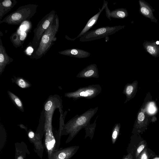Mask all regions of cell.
Instances as JSON below:
<instances>
[{
    "label": "cell",
    "mask_w": 159,
    "mask_h": 159,
    "mask_svg": "<svg viewBox=\"0 0 159 159\" xmlns=\"http://www.w3.org/2000/svg\"><path fill=\"white\" fill-rule=\"evenodd\" d=\"M13 59L7 53L5 47L3 45L0 38V75L3 71L7 65L13 61Z\"/></svg>",
    "instance_id": "obj_11"
},
{
    "label": "cell",
    "mask_w": 159,
    "mask_h": 159,
    "mask_svg": "<svg viewBox=\"0 0 159 159\" xmlns=\"http://www.w3.org/2000/svg\"><path fill=\"white\" fill-rule=\"evenodd\" d=\"M15 78V82L20 88L26 89L31 86V84L23 78L20 77Z\"/></svg>",
    "instance_id": "obj_23"
},
{
    "label": "cell",
    "mask_w": 159,
    "mask_h": 159,
    "mask_svg": "<svg viewBox=\"0 0 159 159\" xmlns=\"http://www.w3.org/2000/svg\"><path fill=\"white\" fill-rule=\"evenodd\" d=\"M155 46L152 44H149L146 47L147 51L152 55H156L158 52V49Z\"/></svg>",
    "instance_id": "obj_25"
},
{
    "label": "cell",
    "mask_w": 159,
    "mask_h": 159,
    "mask_svg": "<svg viewBox=\"0 0 159 159\" xmlns=\"http://www.w3.org/2000/svg\"><path fill=\"white\" fill-rule=\"evenodd\" d=\"M8 94L12 102L15 106L20 111H24L23 103L20 99L11 92L8 91Z\"/></svg>",
    "instance_id": "obj_17"
},
{
    "label": "cell",
    "mask_w": 159,
    "mask_h": 159,
    "mask_svg": "<svg viewBox=\"0 0 159 159\" xmlns=\"http://www.w3.org/2000/svg\"><path fill=\"white\" fill-rule=\"evenodd\" d=\"M38 5L28 4L19 7L16 10L6 16L0 24L5 23L10 25H19L29 20L36 12Z\"/></svg>",
    "instance_id": "obj_3"
},
{
    "label": "cell",
    "mask_w": 159,
    "mask_h": 159,
    "mask_svg": "<svg viewBox=\"0 0 159 159\" xmlns=\"http://www.w3.org/2000/svg\"><path fill=\"white\" fill-rule=\"evenodd\" d=\"M126 14L124 10L118 9L115 10L111 12V14H110V16L112 17L118 18V17L123 18L126 16Z\"/></svg>",
    "instance_id": "obj_24"
},
{
    "label": "cell",
    "mask_w": 159,
    "mask_h": 159,
    "mask_svg": "<svg viewBox=\"0 0 159 159\" xmlns=\"http://www.w3.org/2000/svg\"><path fill=\"white\" fill-rule=\"evenodd\" d=\"M149 149L147 146L136 159H152L155 154L152 151L149 152Z\"/></svg>",
    "instance_id": "obj_19"
},
{
    "label": "cell",
    "mask_w": 159,
    "mask_h": 159,
    "mask_svg": "<svg viewBox=\"0 0 159 159\" xmlns=\"http://www.w3.org/2000/svg\"><path fill=\"white\" fill-rule=\"evenodd\" d=\"M61 55L79 58L87 57L90 56V53L84 51L72 48L67 49L58 52Z\"/></svg>",
    "instance_id": "obj_14"
},
{
    "label": "cell",
    "mask_w": 159,
    "mask_h": 159,
    "mask_svg": "<svg viewBox=\"0 0 159 159\" xmlns=\"http://www.w3.org/2000/svg\"><path fill=\"white\" fill-rule=\"evenodd\" d=\"M107 6V4L106 3V4H105L104 3L103 5L101 10H100L99 11L98 13L89 20L84 28L83 29L80 34L76 38L81 37L84 34L87 32L88 30H89L93 26L95 23V22H96L97 20H98V17L102 11L104 10L105 7Z\"/></svg>",
    "instance_id": "obj_16"
},
{
    "label": "cell",
    "mask_w": 159,
    "mask_h": 159,
    "mask_svg": "<svg viewBox=\"0 0 159 159\" xmlns=\"http://www.w3.org/2000/svg\"><path fill=\"white\" fill-rule=\"evenodd\" d=\"M59 26V19L56 14L53 22L43 34L39 45L33 52L31 58L38 59L45 55L57 40L56 35Z\"/></svg>",
    "instance_id": "obj_2"
},
{
    "label": "cell",
    "mask_w": 159,
    "mask_h": 159,
    "mask_svg": "<svg viewBox=\"0 0 159 159\" xmlns=\"http://www.w3.org/2000/svg\"><path fill=\"white\" fill-rule=\"evenodd\" d=\"M15 145V159H25L27 154H30L28 146L24 142H16Z\"/></svg>",
    "instance_id": "obj_13"
},
{
    "label": "cell",
    "mask_w": 159,
    "mask_h": 159,
    "mask_svg": "<svg viewBox=\"0 0 159 159\" xmlns=\"http://www.w3.org/2000/svg\"><path fill=\"white\" fill-rule=\"evenodd\" d=\"M76 77L84 79L98 78L99 75L97 65L92 64L87 66L80 72Z\"/></svg>",
    "instance_id": "obj_10"
},
{
    "label": "cell",
    "mask_w": 159,
    "mask_h": 159,
    "mask_svg": "<svg viewBox=\"0 0 159 159\" xmlns=\"http://www.w3.org/2000/svg\"><path fill=\"white\" fill-rule=\"evenodd\" d=\"M28 30L18 32V30L14 33L10 37L13 45L17 48L22 46L27 36Z\"/></svg>",
    "instance_id": "obj_12"
},
{
    "label": "cell",
    "mask_w": 159,
    "mask_h": 159,
    "mask_svg": "<svg viewBox=\"0 0 159 159\" xmlns=\"http://www.w3.org/2000/svg\"><path fill=\"white\" fill-rule=\"evenodd\" d=\"M102 90L100 84H92L80 88L74 91L66 93L64 95L65 97L74 100L83 98L91 99L98 95Z\"/></svg>",
    "instance_id": "obj_6"
},
{
    "label": "cell",
    "mask_w": 159,
    "mask_h": 159,
    "mask_svg": "<svg viewBox=\"0 0 159 159\" xmlns=\"http://www.w3.org/2000/svg\"><path fill=\"white\" fill-rule=\"evenodd\" d=\"M147 146V143L145 140L143 139L140 140L134 148L135 155L133 159H136Z\"/></svg>",
    "instance_id": "obj_20"
},
{
    "label": "cell",
    "mask_w": 159,
    "mask_h": 159,
    "mask_svg": "<svg viewBox=\"0 0 159 159\" xmlns=\"http://www.w3.org/2000/svg\"><path fill=\"white\" fill-rule=\"evenodd\" d=\"M56 14L54 10H52L42 18L38 23L36 27L34 30V36L31 45L34 50L39 46L44 33L53 22Z\"/></svg>",
    "instance_id": "obj_5"
},
{
    "label": "cell",
    "mask_w": 159,
    "mask_h": 159,
    "mask_svg": "<svg viewBox=\"0 0 159 159\" xmlns=\"http://www.w3.org/2000/svg\"><path fill=\"white\" fill-rule=\"evenodd\" d=\"M27 134L30 141L34 144L35 152L42 159L45 148L43 143L42 139L38 134L30 129L27 132Z\"/></svg>",
    "instance_id": "obj_8"
},
{
    "label": "cell",
    "mask_w": 159,
    "mask_h": 159,
    "mask_svg": "<svg viewBox=\"0 0 159 159\" xmlns=\"http://www.w3.org/2000/svg\"><path fill=\"white\" fill-rule=\"evenodd\" d=\"M133 150L126 156H124L122 159H133Z\"/></svg>",
    "instance_id": "obj_27"
},
{
    "label": "cell",
    "mask_w": 159,
    "mask_h": 159,
    "mask_svg": "<svg viewBox=\"0 0 159 159\" xmlns=\"http://www.w3.org/2000/svg\"><path fill=\"white\" fill-rule=\"evenodd\" d=\"M152 159H159V156L153 157Z\"/></svg>",
    "instance_id": "obj_30"
},
{
    "label": "cell",
    "mask_w": 159,
    "mask_h": 159,
    "mask_svg": "<svg viewBox=\"0 0 159 159\" xmlns=\"http://www.w3.org/2000/svg\"><path fill=\"white\" fill-rule=\"evenodd\" d=\"M17 2L15 0H1L0 2V20L9 12L16 5Z\"/></svg>",
    "instance_id": "obj_15"
},
{
    "label": "cell",
    "mask_w": 159,
    "mask_h": 159,
    "mask_svg": "<svg viewBox=\"0 0 159 159\" xmlns=\"http://www.w3.org/2000/svg\"><path fill=\"white\" fill-rule=\"evenodd\" d=\"M149 110L150 113H153L154 112L155 110V108L154 106L151 105L150 106Z\"/></svg>",
    "instance_id": "obj_29"
},
{
    "label": "cell",
    "mask_w": 159,
    "mask_h": 159,
    "mask_svg": "<svg viewBox=\"0 0 159 159\" xmlns=\"http://www.w3.org/2000/svg\"><path fill=\"white\" fill-rule=\"evenodd\" d=\"M55 108L52 107L46 109L49 112V116L46 113V116L44 125V143L48 154V158L49 159L54 151L56 150V141L55 136L52 131V117Z\"/></svg>",
    "instance_id": "obj_4"
},
{
    "label": "cell",
    "mask_w": 159,
    "mask_h": 159,
    "mask_svg": "<svg viewBox=\"0 0 159 159\" xmlns=\"http://www.w3.org/2000/svg\"><path fill=\"white\" fill-rule=\"evenodd\" d=\"M156 44H158H158H159V41H157V42H156Z\"/></svg>",
    "instance_id": "obj_31"
},
{
    "label": "cell",
    "mask_w": 159,
    "mask_h": 159,
    "mask_svg": "<svg viewBox=\"0 0 159 159\" xmlns=\"http://www.w3.org/2000/svg\"><path fill=\"white\" fill-rule=\"evenodd\" d=\"M98 108V107L91 108L80 115L77 114L64 125L61 136L69 135L66 141V143L71 141L80 130L90 124L91 119L95 114Z\"/></svg>",
    "instance_id": "obj_1"
},
{
    "label": "cell",
    "mask_w": 159,
    "mask_h": 159,
    "mask_svg": "<svg viewBox=\"0 0 159 159\" xmlns=\"http://www.w3.org/2000/svg\"><path fill=\"white\" fill-rule=\"evenodd\" d=\"M123 27V26L119 25L99 28L85 33L80 37V41L84 42L106 37L116 33Z\"/></svg>",
    "instance_id": "obj_7"
},
{
    "label": "cell",
    "mask_w": 159,
    "mask_h": 159,
    "mask_svg": "<svg viewBox=\"0 0 159 159\" xmlns=\"http://www.w3.org/2000/svg\"><path fill=\"white\" fill-rule=\"evenodd\" d=\"M133 89L132 85H126L123 90V93L126 94L127 96H129L132 93Z\"/></svg>",
    "instance_id": "obj_26"
},
{
    "label": "cell",
    "mask_w": 159,
    "mask_h": 159,
    "mask_svg": "<svg viewBox=\"0 0 159 159\" xmlns=\"http://www.w3.org/2000/svg\"><path fill=\"white\" fill-rule=\"evenodd\" d=\"M140 11L142 13L151 19L153 18L151 10L149 7L142 2H140Z\"/></svg>",
    "instance_id": "obj_18"
},
{
    "label": "cell",
    "mask_w": 159,
    "mask_h": 159,
    "mask_svg": "<svg viewBox=\"0 0 159 159\" xmlns=\"http://www.w3.org/2000/svg\"><path fill=\"white\" fill-rule=\"evenodd\" d=\"M98 117V116L95 119L93 123L91 124H89L84 128L86 133L85 137L88 136H89L91 137H92V138H93L96 126L97 119Z\"/></svg>",
    "instance_id": "obj_21"
},
{
    "label": "cell",
    "mask_w": 159,
    "mask_h": 159,
    "mask_svg": "<svg viewBox=\"0 0 159 159\" xmlns=\"http://www.w3.org/2000/svg\"><path fill=\"white\" fill-rule=\"evenodd\" d=\"M79 146H72L54 151L49 159H70L77 152Z\"/></svg>",
    "instance_id": "obj_9"
},
{
    "label": "cell",
    "mask_w": 159,
    "mask_h": 159,
    "mask_svg": "<svg viewBox=\"0 0 159 159\" xmlns=\"http://www.w3.org/2000/svg\"><path fill=\"white\" fill-rule=\"evenodd\" d=\"M138 120L139 121H143L144 118V114L142 112L139 113L138 116Z\"/></svg>",
    "instance_id": "obj_28"
},
{
    "label": "cell",
    "mask_w": 159,
    "mask_h": 159,
    "mask_svg": "<svg viewBox=\"0 0 159 159\" xmlns=\"http://www.w3.org/2000/svg\"><path fill=\"white\" fill-rule=\"evenodd\" d=\"M120 128V124L117 123L113 126L111 132V141L112 144H114L117 140L119 135Z\"/></svg>",
    "instance_id": "obj_22"
}]
</instances>
